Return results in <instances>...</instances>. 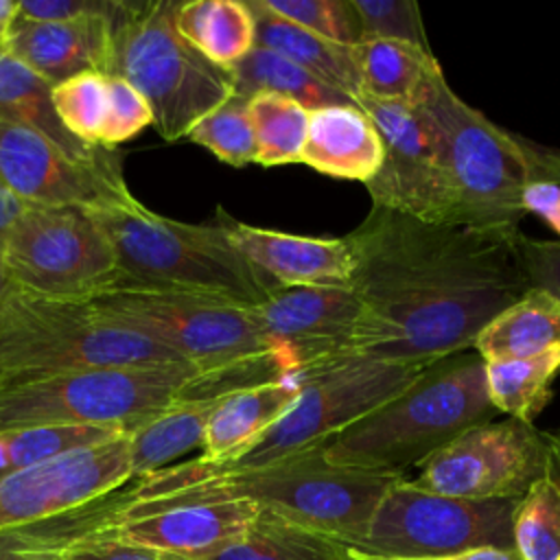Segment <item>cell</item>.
<instances>
[{"mask_svg": "<svg viewBox=\"0 0 560 560\" xmlns=\"http://www.w3.org/2000/svg\"><path fill=\"white\" fill-rule=\"evenodd\" d=\"M512 542L521 560L560 558V486L538 479L516 503Z\"/></svg>", "mask_w": 560, "mask_h": 560, "instance_id": "cell-35", "label": "cell"}, {"mask_svg": "<svg viewBox=\"0 0 560 560\" xmlns=\"http://www.w3.org/2000/svg\"><path fill=\"white\" fill-rule=\"evenodd\" d=\"M558 560H560V558H558Z\"/></svg>", "mask_w": 560, "mask_h": 560, "instance_id": "cell-51", "label": "cell"}, {"mask_svg": "<svg viewBox=\"0 0 560 560\" xmlns=\"http://www.w3.org/2000/svg\"><path fill=\"white\" fill-rule=\"evenodd\" d=\"M516 503L435 494L402 477L381 497L357 549L400 560H438L475 547H514Z\"/></svg>", "mask_w": 560, "mask_h": 560, "instance_id": "cell-11", "label": "cell"}, {"mask_svg": "<svg viewBox=\"0 0 560 560\" xmlns=\"http://www.w3.org/2000/svg\"><path fill=\"white\" fill-rule=\"evenodd\" d=\"M175 24L179 35L217 66L232 68L256 44V22L241 0L179 2Z\"/></svg>", "mask_w": 560, "mask_h": 560, "instance_id": "cell-29", "label": "cell"}, {"mask_svg": "<svg viewBox=\"0 0 560 560\" xmlns=\"http://www.w3.org/2000/svg\"><path fill=\"white\" fill-rule=\"evenodd\" d=\"M249 118L258 164L300 162L308 131V109L304 105L273 92H256L249 96Z\"/></svg>", "mask_w": 560, "mask_h": 560, "instance_id": "cell-33", "label": "cell"}, {"mask_svg": "<svg viewBox=\"0 0 560 560\" xmlns=\"http://www.w3.org/2000/svg\"><path fill=\"white\" fill-rule=\"evenodd\" d=\"M560 372V346L525 359L486 363L488 398L497 413L523 422L536 416L551 400V381Z\"/></svg>", "mask_w": 560, "mask_h": 560, "instance_id": "cell-30", "label": "cell"}, {"mask_svg": "<svg viewBox=\"0 0 560 560\" xmlns=\"http://www.w3.org/2000/svg\"><path fill=\"white\" fill-rule=\"evenodd\" d=\"M422 370L424 368L352 359L311 374L300 378L302 387L289 411L241 455L223 464H210L201 457L192 462L201 472H236L319 448L332 435L402 392Z\"/></svg>", "mask_w": 560, "mask_h": 560, "instance_id": "cell-10", "label": "cell"}, {"mask_svg": "<svg viewBox=\"0 0 560 560\" xmlns=\"http://www.w3.org/2000/svg\"><path fill=\"white\" fill-rule=\"evenodd\" d=\"M57 560H184L158 549L129 545L122 540H116L109 536V532L85 540L66 553H61Z\"/></svg>", "mask_w": 560, "mask_h": 560, "instance_id": "cell-43", "label": "cell"}, {"mask_svg": "<svg viewBox=\"0 0 560 560\" xmlns=\"http://www.w3.org/2000/svg\"><path fill=\"white\" fill-rule=\"evenodd\" d=\"M256 22V44L304 68L326 85L348 94L352 101L359 92V77L350 46L328 42L262 7L260 0L247 2Z\"/></svg>", "mask_w": 560, "mask_h": 560, "instance_id": "cell-26", "label": "cell"}, {"mask_svg": "<svg viewBox=\"0 0 560 560\" xmlns=\"http://www.w3.org/2000/svg\"><path fill=\"white\" fill-rule=\"evenodd\" d=\"M201 376L188 363L98 368L0 387V431L44 424L112 427L131 433Z\"/></svg>", "mask_w": 560, "mask_h": 560, "instance_id": "cell-9", "label": "cell"}, {"mask_svg": "<svg viewBox=\"0 0 560 560\" xmlns=\"http://www.w3.org/2000/svg\"><path fill=\"white\" fill-rule=\"evenodd\" d=\"M260 508L243 499L190 501L122 516L109 536L184 560H212L245 538Z\"/></svg>", "mask_w": 560, "mask_h": 560, "instance_id": "cell-18", "label": "cell"}, {"mask_svg": "<svg viewBox=\"0 0 560 560\" xmlns=\"http://www.w3.org/2000/svg\"><path fill=\"white\" fill-rule=\"evenodd\" d=\"M230 70L234 77V92L247 98L256 92H273L298 101L308 112L326 105L354 103L348 94L326 85L304 68L267 48L254 46Z\"/></svg>", "mask_w": 560, "mask_h": 560, "instance_id": "cell-32", "label": "cell"}, {"mask_svg": "<svg viewBox=\"0 0 560 560\" xmlns=\"http://www.w3.org/2000/svg\"><path fill=\"white\" fill-rule=\"evenodd\" d=\"M398 479L402 475L335 466L322 448L236 472H201L190 459L138 479L125 516L175 503L243 499L357 547L365 538L381 497Z\"/></svg>", "mask_w": 560, "mask_h": 560, "instance_id": "cell-2", "label": "cell"}, {"mask_svg": "<svg viewBox=\"0 0 560 560\" xmlns=\"http://www.w3.org/2000/svg\"><path fill=\"white\" fill-rule=\"evenodd\" d=\"M114 247L122 280L256 306L280 287L228 238L219 219L184 223L127 203L88 208Z\"/></svg>", "mask_w": 560, "mask_h": 560, "instance_id": "cell-7", "label": "cell"}, {"mask_svg": "<svg viewBox=\"0 0 560 560\" xmlns=\"http://www.w3.org/2000/svg\"><path fill=\"white\" fill-rule=\"evenodd\" d=\"M90 300L114 322L151 337L197 368L201 376L188 389L195 398L300 378L293 361L265 339L252 306L122 278Z\"/></svg>", "mask_w": 560, "mask_h": 560, "instance_id": "cell-3", "label": "cell"}, {"mask_svg": "<svg viewBox=\"0 0 560 560\" xmlns=\"http://www.w3.org/2000/svg\"><path fill=\"white\" fill-rule=\"evenodd\" d=\"M300 387V378H280L223 394L208 418L199 457L223 464L241 455L289 411Z\"/></svg>", "mask_w": 560, "mask_h": 560, "instance_id": "cell-22", "label": "cell"}, {"mask_svg": "<svg viewBox=\"0 0 560 560\" xmlns=\"http://www.w3.org/2000/svg\"><path fill=\"white\" fill-rule=\"evenodd\" d=\"M179 2H133L112 24L107 74L129 81L149 103L155 131L175 142L234 94L230 68L217 66L177 31Z\"/></svg>", "mask_w": 560, "mask_h": 560, "instance_id": "cell-8", "label": "cell"}, {"mask_svg": "<svg viewBox=\"0 0 560 560\" xmlns=\"http://www.w3.org/2000/svg\"><path fill=\"white\" fill-rule=\"evenodd\" d=\"M381 133L385 158L365 184L372 206L427 221L451 223L455 192L444 138L420 103L354 96Z\"/></svg>", "mask_w": 560, "mask_h": 560, "instance_id": "cell-14", "label": "cell"}, {"mask_svg": "<svg viewBox=\"0 0 560 560\" xmlns=\"http://www.w3.org/2000/svg\"><path fill=\"white\" fill-rule=\"evenodd\" d=\"M361 24V39H392L429 48L418 2L413 0H350Z\"/></svg>", "mask_w": 560, "mask_h": 560, "instance_id": "cell-39", "label": "cell"}, {"mask_svg": "<svg viewBox=\"0 0 560 560\" xmlns=\"http://www.w3.org/2000/svg\"><path fill=\"white\" fill-rule=\"evenodd\" d=\"M0 186L39 206L96 208L136 199L114 151L79 162L42 133L7 120H0Z\"/></svg>", "mask_w": 560, "mask_h": 560, "instance_id": "cell-15", "label": "cell"}, {"mask_svg": "<svg viewBox=\"0 0 560 560\" xmlns=\"http://www.w3.org/2000/svg\"><path fill=\"white\" fill-rule=\"evenodd\" d=\"M131 481L129 433L0 477V529L88 505Z\"/></svg>", "mask_w": 560, "mask_h": 560, "instance_id": "cell-16", "label": "cell"}, {"mask_svg": "<svg viewBox=\"0 0 560 560\" xmlns=\"http://www.w3.org/2000/svg\"><path fill=\"white\" fill-rule=\"evenodd\" d=\"M186 140L208 149L214 158L232 166L256 162V140L249 118V98L232 94L210 114H206L186 133Z\"/></svg>", "mask_w": 560, "mask_h": 560, "instance_id": "cell-37", "label": "cell"}, {"mask_svg": "<svg viewBox=\"0 0 560 560\" xmlns=\"http://www.w3.org/2000/svg\"><path fill=\"white\" fill-rule=\"evenodd\" d=\"M438 560H521V556L514 551V547H475L448 558H438Z\"/></svg>", "mask_w": 560, "mask_h": 560, "instance_id": "cell-46", "label": "cell"}, {"mask_svg": "<svg viewBox=\"0 0 560 560\" xmlns=\"http://www.w3.org/2000/svg\"><path fill=\"white\" fill-rule=\"evenodd\" d=\"M348 556H350V560H400V558H385V556H374V553L361 551V549H357V547H350V545H348Z\"/></svg>", "mask_w": 560, "mask_h": 560, "instance_id": "cell-49", "label": "cell"}, {"mask_svg": "<svg viewBox=\"0 0 560 560\" xmlns=\"http://www.w3.org/2000/svg\"><path fill=\"white\" fill-rule=\"evenodd\" d=\"M136 0H22L18 2V18L31 22H61L79 18H101L114 24Z\"/></svg>", "mask_w": 560, "mask_h": 560, "instance_id": "cell-41", "label": "cell"}, {"mask_svg": "<svg viewBox=\"0 0 560 560\" xmlns=\"http://www.w3.org/2000/svg\"><path fill=\"white\" fill-rule=\"evenodd\" d=\"M120 433L127 431L90 424H44L0 431V477L77 448L103 444Z\"/></svg>", "mask_w": 560, "mask_h": 560, "instance_id": "cell-34", "label": "cell"}, {"mask_svg": "<svg viewBox=\"0 0 560 560\" xmlns=\"http://www.w3.org/2000/svg\"><path fill=\"white\" fill-rule=\"evenodd\" d=\"M4 282H7V276H4V265H2V254H0V293L4 289Z\"/></svg>", "mask_w": 560, "mask_h": 560, "instance_id": "cell-50", "label": "cell"}, {"mask_svg": "<svg viewBox=\"0 0 560 560\" xmlns=\"http://www.w3.org/2000/svg\"><path fill=\"white\" fill-rule=\"evenodd\" d=\"M0 120L42 133L79 162H92L112 151L77 140L61 125L52 107V85L15 59L4 46H0Z\"/></svg>", "mask_w": 560, "mask_h": 560, "instance_id": "cell-25", "label": "cell"}, {"mask_svg": "<svg viewBox=\"0 0 560 560\" xmlns=\"http://www.w3.org/2000/svg\"><path fill=\"white\" fill-rule=\"evenodd\" d=\"M516 249L532 287L560 300V241H534L521 232Z\"/></svg>", "mask_w": 560, "mask_h": 560, "instance_id": "cell-42", "label": "cell"}, {"mask_svg": "<svg viewBox=\"0 0 560 560\" xmlns=\"http://www.w3.org/2000/svg\"><path fill=\"white\" fill-rule=\"evenodd\" d=\"M411 486L472 501L521 499L547 477V440L516 418L475 424L424 459Z\"/></svg>", "mask_w": 560, "mask_h": 560, "instance_id": "cell-13", "label": "cell"}, {"mask_svg": "<svg viewBox=\"0 0 560 560\" xmlns=\"http://www.w3.org/2000/svg\"><path fill=\"white\" fill-rule=\"evenodd\" d=\"M547 440V477L560 486V429L545 433Z\"/></svg>", "mask_w": 560, "mask_h": 560, "instance_id": "cell-47", "label": "cell"}, {"mask_svg": "<svg viewBox=\"0 0 560 560\" xmlns=\"http://www.w3.org/2000/svg\"><path fill=\"white\" fill-rule=\"evenodd\" d=\"M232 245L278 287H350L352 254L346 236L319 238L256 228L217 212Z\"/></svg>", "mask_w": 560, "mask_h": 560, "instance_id": "cell-19", "label": "cell"}, {"mask_svg": "<svg viewBox=\"0 0 560 560\" xmlns=\"http://www.w3.org/2000/svg\"><path fill=\"white\" fill-rule=\"evenodd\" d=\"M15 13H18V2L0 0V46L4 44V37L11 28V22L15 20Z\"/></svg>", "mask_w": 560, "mask_h": 560, "instance_id": "cell-48", "label": "cell"}, {"mask_svg": "<svg viewBox=\"0 0 560 560\" xmlns=\"http://www.w3.org/2000/svg\"><path fill=\"white\" fill-rule=\"evenodd\" d=\"M556 346H560V300L538 287L494 315L472 341V350L486 363L525 359Z\"/></svg>", "mask_w": 560, "mask_h": 560, "instance_id": "cell-24", "label": "cell"}, {"mask_svg": "<svg viewBox=\"0 0 560 560\" xmlns=\"http://www.w3.org/2000/svg\"><path fill=\"white\" fill-rule=\"evenodd\" d=\"M383 158L381 133L357 103L308 112V131L300 155V162L308 168L368 184L381 171Z\"/></svg>", "mask_w": 560, "mask_h": 560, "instance_id": "cell-21", "label": "cell"}, {"mask_svg": "<svg viewBox=\"0 0 560 560\" xmlns=\"http://www.w3.org/2000/svg\"><path fill=\"white\" fill-rule=\"evenodd\" d=\"M518 236L372 206L346 234L359 302L352 357L427 368L472 350L481 328L532 289Z\"/></svg>", "mask_w": 560, "mask_h": 560, "instance_id": "cell-1", "label": "cell"}, {"mask_svg": "<svg viewBox=\"0 0 560 560\" xmlns=\"http://www.w3.org/2000/svg\"><path fill=\"white\" fill-rule=\"evenodd\" d=\"M523 210L538 214L560 234V186L536 184L523 192Z\"/></svg>", "mask_w": 560, "mask_h": 560, "instance_id": "cell-44", "label": "cell"}, {"mask_svg": "<svg viewBox=\"0 0 560 560\" xmlns=\"http://www.w3.org/2000/svg\"><path fill=\"white\" fill-rule=\"evenodd\" d=\"M2 46L50 85H59L83 72L107 74L112 24L101 18L31 22L15 15Z\"/></svg>", "mask_w": 560, "mask_h": 560, "instance_id": "cell-20", "label": "cell"}, {"mask_svg": "<svg viewBox=\"0 0 560 560\" xmlns=\"http://www.w3.org/2000/svg\"><path fill=\"white\" fill-rule=\"evenodd\" d=\"M149 125H153V114L147 98L129 81L109 74V112L101 147L127 142Z\"/></svg>", "mask_w": 560, "mask_h": 560, "instance_id": "cell-40", "label": "cell"}, {"mask_svg": "<svg viewBox=\"0 0 560 560\" xmlns=\"http://www.w3.org/2000/svg\"><path fill=\"white\" fill-rule=\"evenodd\" d=\"M55 560H57V558H55Z\"/></svg>", "mask_w": 560, "mask_h": 560, "instance_id": "cell-52", "label": "cell"}, {"mask_svg": "<svg viewBox=\"0 0 560 560\" xmlns=\"http://www.w3.org/2000/svg\"><path fill=\"white\" fill-rule=\"evenodd\" d=\"M494 416L486 361L464 350L424 368L402 392L319 448L335 466L405 477L409 466H420L459 433Z\"/></svg>", "mask_w": 560, "mask_h": 560, "instance_id": "cell-4", "label": "cell"}, {"mask_svg": "<svg viewBox=\"0 0 560 560\" xmlns=\"http://www.w3.org/2000/svg\"><path fill=\"white\" fill-rule=\"evenodd\" d=\"M166 363L186 361L151 337L114 322L92 300L52 298L4 282L0 387L79 370Z\"/></svg>", "mask_w": 560, "mask_h": 560, "instance_id": "cell-6", "label": "cell"}, {"mask_svg": "<svg viewBox=\"0 0 560 560\" xmlns=\"http://www.w3.org/2000/svg\"><path fill=\"white\" fill-rule=\"evenodd\" d=\"M212 560H350L348 545L260 510L243 540Z\"/></svg>", "mask_w": 560, "mask_h": 560, "instance_id": "cell-31", "label": "cell"}, {"mask_svg": "<svg viewBox=\"0 0 560 560\" xmlns=\"http://www.w3.org/2000/svg\"><path fill=\"white\" fill-rule=\"evenodd\" d=\"M24 208H26V203L22 199H18L13 192H9L4 186H0V254H2V247L13 230L15 221L24 212Z\"/></svg>", "mask_w": 560, "mask_h": 560, "instance_id": "cell-45", "label": "cell"}, {"mask_svg": "<svg viewBox=\"0 0 560 560\" xmlns=\"http://www.w3.org/2000/svg\"><path fill=\"white\" fill-rule=\"evenodd\" d=\"M418 103L444 138L455 192L451 223L518 234L523 192L536 184L560 186V149L492 122L453 92L442 68Z\"/></svg>", "mask_w": 560, "mask_h": 560, "instance_id": "cell-5", "label": "cell"}, {"mask_svg": "<svg viewBox=\"0 0 560 560\" xmlns=\"http://www.w3.org/2000/svg\"><path fill=\"white\" fill-rule=\"evenodd\" d=\"M52 107L77 140L101 147L109 112V74L83 72L52 85Z\"/></svg>", "mask_w": 560, "mask_h": 560, "instance_id": "cell-36", "label": "cell"}, {"mask_svg": "<svg viewBox=\"0 0 560 560\" xmlns=\"http://www.w3.org/2000/svg\"><path fill=\"white\" fill-rule=\"evenodd\" d=\"M359 92L383 103H418L440 70L433 52L392 39H361L350 46Z\"/></svg>", "mask_w": 560, "mask_h": 560, "instance_id": "cell-27", "label": "cell"}, {"mask_svg": "<svg viewBox=\"0 0 560 560\" xmlns=\"http://www.w3.org/2000/svg\"><path fill=\"white\" fill-rule=\"evenodd\" d=\"M252 315L300 378L354 359L359 302L350 287H280L252 306Z\"/></svg>", "mask_w": 560, "mask_h": 560, "instance_id": "cell-17", "label": "cell"}, {"mask_svg": "<svg viewBox=\"0 0 560 560\" xmlns=\"http://www.w3.org/2000/svg\"><path fill=\"white\" fill-rule=\"evenodd\" d=\"M2 265L9 282L52 298L90 300L120 278L112 243L83 206L26 203Z\"/></svg>", "mask_w": 560, "mask_h": 560, "instance_id": "cell-12", "label": "cell"}, {"mask_svg": "<svg viewBox=\"0 0 560 560\" xmlns=\"http://www.w3.org/2000/svg\"><path fill=\"white\" fill-rule=\"evenodd\" d=\"M262 7L328 42L354 46L361 24L350 0H260Z\"/></svg>", "mask_w": 560, "mask_h": 560, "instance_id": "cell-38", "label": "cell"}, {"mask_svg": "<svg viewBox=\"0 0 560 560\" xmlns=\"http://www.w3.org/2000/svg\"><path fill=\"white\" fill-rule=\"evenodd\" d=\"M219 398H179L133 429L129 433L131 479L149 477L179 455L201 446L208 418Z\"/></svg>", "mask_w": 560, "mask_h": 560, "instance_id": "cell-28", "label": "cell"}, {"mask_svg": "<svg viewBox=\"0 0 560 560\" xmlns=\"http://www.w3.org/2000/svg\"><path fill=\"white\" fill-rule=\"evenodd\" d=\"M133 486L44 521L0 529V560H55L109 532L133 501Z\"/></svg>", "mask_w": 560, "mask_h": 560, "instance_id": "cell-23", "label": "cell"}]
</instances>
